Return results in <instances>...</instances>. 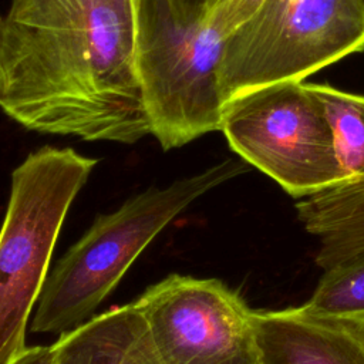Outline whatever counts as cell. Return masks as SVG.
Returning a JSON list of instances; mask_svg holds the SVG:
<instances>
[{"instance_id": "6da1fadb", "label": "cell", "mask_w": 364, "mask_h": 364, "mask_svg": "<svg viewBox=\"0 0 364 364\" xmlns=\"http://www.w3.org/2000/svg\"><path fill=\"white\" fill-rule=\"evenodd\" d=\"M138 0H11L0 109L27 129L134 144L149 135L136 68Z\"/></svg>"}, {"instance_id": "7a4b0ae2", "label": "cell", "mask_w": 364, "mask_h": 364, "mask_svg": "<svg viewBox=\"0 0 364 364\" xmlns=\"http://www.w3.org/2000/svg\"><path fill=\"white\" fill-rule=\"evenodd\" d=\"M240 172L232 161L162 188H148L98 215L50 270L30 323L33 333H65L91 318L141 252L209 189Z\"/></svg>"}, {"instance_id": "3957f363", "label": "cell", "mask_w": 364, "mask_h": 364, "mask_svg": "<svg viewBox=\"0 0 364 364\" xmlns=\"http://www.w3.org/2000/svg\"><path fill=\"white\" fill-rule=\"evenodd\" d=\"M97 162L71 148L43 146L11 173L0 228V364L27 347L28 318L65 216Z\"/></svg>"}, {"instance_id": "277c9868", "label": "cell", "mask_w": 364, "mask_h": 364, "mask_svg": "<svg viewBox=\"0 0 364 364\" xmlns=\"http://www.w3.org/2000/svg\"><path fill=\"white\" fill-rule=\"evenodd\" d=\"M223 41L208 16L185 20L169 0H138V78L151 135L164 151L220 131Z\"/></svg>"}, {"instance_id": "5b68a950", "label": "cell", "mask_w": 364, "mask_h": 364, "mask_svg": "<svg viewBox=\"0 0 364 364\" xmlns=\"http://www.w3.org/2000/svg\"><path fill=\"white\" fill-rule=\"evenodd\" d=\"M364 50V0H266L223 41L225 104L253 90L301 81Z\"/></svg>"}, {"instance_id": "8992f818", "label": "cell", "mask_w": 364, "mask_h": 364, "mask_svg": "<svg viewBox=\"0 0 364 364\" xmlns=\"http://www.w3.org/2000/svg\"><path fill=\"white\" fill-rule=\"evenodd\" d=\"M220 131L247 164L296 198L348 182L331 127L301 81H283L242 94L223 107Z\"/></svg>"}, {"instance_id": "52a82bcc", "label": "cell", "mask_w": 364, "mask_h": 364, "mask_svg": "<svg viewBox=\"0 0 364 364\" xmlns=\"http://www.w3.org/2000/svg\"><path fill=\"white\" fill-rule=\"evenodd\" d=\"M134 303L162 364H260L253 310L218 279L173 273Z\"/></svg>"}, {"instance_id": "ba28073f", "label": "cell", "mask_w": 364, "mask_h": 364, "mask_svg": "<svg viewBox=\"0 0 364 364\" xmlns=\"http://www.w3.org/2000/svg\"><path fill=\"white\" fill-rule=\"evenodd\" d=\"M253 326L260 364H364V320L306 307L259 311Z\"/></svg>"}, {"instance_id": "9c48e42d", "label": "cell", "mask_w": 364, "mask_h": 364, "mask_svg": "<svg viewBox=\"0 0 364 364\" xmlns=\"http://www.w3.org/2000/svg\"><path fill=\"white\" fill-rule=\"evenodd\" d=\"M51 346L57 364H162L134 301L61 333Z\"/></svg>"}, {"instance_id": "30bf717a", "label": "cell", "mask_w": 364, "mask_h": 364, "mask_svg": "<svg viewBox=\"0 0 364 364\" xmlns=\"http://www.w3.org/2000/svg\"><path fill=\"white\" fill-rule=\"evenodd\" d=\"M304 229L318 237L316 262L327 269L364 249V181L347 182L296 203Z\"/></svg>"}, {"instance_id": "8fae6325", "label": "cell", "mask_w": 364, "mask_h": 364, "mask_svg": "<svg viewBox=\"0 0 364 364\" xmlns=\"http://www.w3.org/2000/svg\"><path fill=\"white\" fill-rule=\"evenodd\" d=\"M306 87L331 127L336 154L348 182L364 181V95L326 84Z\"/></svg>"}, {"instance_id": "7c38bea8", "label": "cell", "mask_w": 364, "mask_h": 364, "mask_svg": "<svg viewBox=\"0 0 364 364\" xmlns=\"http://www.w3.org/2000/svg\"><path fill=\"white\" fill-rule=\"evenodd\" d=\"M304 306L327 316L364 320V249L324 269Z\"/></svg>"}, {"instance_id": "4fadbf2b", "label": "cell", "mask_w": 364, "mask_h": 364, "mask_svg": "<svg viewBox=\"0 0 364 364\" xmlns=\"http://www.w3.org/2000/svg\"><path fill=\"white\" fill-rule=\"evenodd\" d=\"M264 1L266 0H219L208 13V18L223 37H228L255 16Z\"/></svg>"}, {"instance_id": "5bb4252c", "label": "cell", "mask_w": 364, "mask_h": 364, "mask_svg": "<svg viewBox=\"0 0 364 364\" xmlns=\"http://www.w3.org/2000/svg\"><path fill=\"white\" fill-rule=\"evenodd\" d=\"M219 0H169L181 18L199 20L218 4Z\"/></svg>"}, {"instance_id": "9a60e30c", "label": "cell", "mask_w": 364, "mask_h": 364, "mask_svg": "<svg viewBox=\"0 0 364 364\" xmlns=\"http://www.w3.org/2000/svg\"><path fill=\"white\" fill-rule=\"evenodd\" d=\"M9 364H57L53 346L26 347Z\"/></svg>"}, {"instance_id": "2e32d148", "label": "cell", "mask_w": 364, "mask_h": 364, "mask_svg": "<svg viewBox=\"0 0 364 364\" xmlns=\"http://www.w3.org/2000/svg\"><path fill=\"white\" fill-rule=\"evenodd\" d=\"M0 27H1V20H0Z\"/></svg>"}]
</instances>
